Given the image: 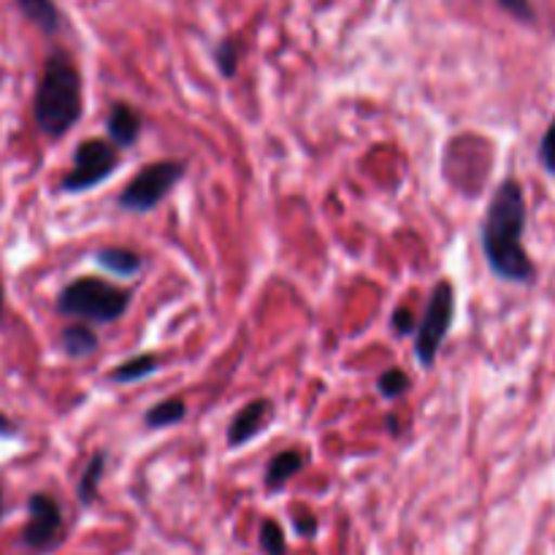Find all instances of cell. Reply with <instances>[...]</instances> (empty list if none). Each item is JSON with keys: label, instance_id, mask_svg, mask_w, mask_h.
Masks as SVG:
<instances>
[{"label": "cell", "instance_id": "obj_21", "mask_svg": "<svg viewBox=\"0 0 555 555\" xmlns=\"http://www.w3.org/2000/svg\"><path fill=\"white\" fill-rule=\"evenodd\" d=\"M540 160H542V166H545L547 173H555V119L540 141Z\"/></svg>", "mask_w": 555, "mask_h": 555}, {"label": "cell", "instance_id": "obj_15", "mask_svg": "<svg viewBox=\"0 0 555 555\" xmlns=\"http://www.w3.org/2000/svg\"><path fill=\"white\" fill-rule=\"evenodd\" d=\"M16 5H20L22 14H25L38 30L47 33V36L57 33L60 25H63V16H60L54 0H16Z\"/></svg>", "mask_w": 555, "mask_h": 555}, {"label": "cell", "instance_id": "obj_3", "mask_svg": "<svg viewBox=\"0 0 555 555\" xmlns=\"http://www.w3.org/2000/svg\"><path fill=\"white\" fill-rule=\"evenodd\" d=\"M130 307V293L101 276H79L57 296V314L85 323H117Z\"/></svg>", "mask_w": 555, "mask_h": 555}, {"label": "cell", "instance_id": "obj_26", "mask_svg": "<svg viewBox=\"0 0 555 555\" xmlns=\"http://www.w3.org/2000/svg\"><path fill=\"white\" fill-rule=\"evenodd\" d=\"M0 518H3V493H0Z\"/></svg>", "mask_w": 555, "mask_h": 555}, {"label": "cell", "instance_id": "obj_7", "mask_svg": "<svg viewBox=\"0 0 555 555\" xmlns=\"http://www.w3.org/2000/svg\"><path fill=\"white\" fill-rule=\"evenodd\" d=\"M27 524L22 529V545L30 551H49L63 531V509L49 493H33L27 499Z\"/></svg>", "mask_w": 555, "mask_h": 555}, {"label": "cell", "instance_id": "obj_23", "mask_svg": "<svg viewBox=\"0 0 555 555\" xmlns=\"http://www.w3.org/2000/svg\"><path fill=\"white\" fill-rule=\"evenodd\" d=\"M296 531L301 537H314V531H318V520H314L312 515H301V518H296Z\"/></svg>", "mask_w": 555, "mask_h": 555}, {"label": "cell", "instance_id": "obj_5", "mask_svg": "<svg viewBox=\"0 0 555 555\" xmlns=\"http://www.w3.org/2000/svg\"><path fill=\"white\" fill-rule=\"evenodd\" d=\"M453 312L455 287L448 280L437 282L431 296H428L426 312H423V320L417 323L415 334V356L423 369H434V363H437L439 350H442L444 339L450 334V325H453Z\"/></svg>", "mask_w": 555, "mask_h": 555}, {"label": "cell", "instance_id": "obj_9", "mask_svg": "<svg viewBox=\"0 0 555 555\" xmlns=\"http://www.w3.org/2000/svg\"><path fill=\"white\" fill-rule=\"evenodd\" d=\"M141 114L130 103L117 101L112 103L106 114V133L108 141L117 146H133L141 135Z\"/></svg>", "mask_w": 555, "mask_h": 555}, {"label": "cell", "instance_id": "obj_17", "mask_svg": "<svg viewBox=\"0 0 555 555\" xmlns=\"http://www.w3.org/2000/svg\"><path fill=\"white\" fill-rule=\"evenodd\" d=\"M238 60H242V41L238 38H222L215 47V63L225 79L236 76Z\"/></svg>", "mask_w": 555, "mask_h": 555}, {"label": "cell", "instance_id": "obj_14", "mask_svg": "<svg viewBox=\"0 0 555 555\" xmlns=\"http://www.w3.org/2000/svg\"><path fill=\"white\" fill-rule=\"evenodd\" d=\"M106 464H108L106 450H95V453L90 455V461L85 464V472H81L79 477V486H76V496H79V502L85 504V507H90V504L95 502L98 486H101Z\"/></svg>", "mask_w": 555, "mask_h": 555}, {"label": "cell", "instance_id": "obj_24", "mask_svg": "<svg viewBox=\"0 0 555 555\" xmlns=\"http://www.w3.org/2000/svg\"><path fill=\"white\" fill-rule=\"evenodd\" d=\"M16 434H20L16 423L11 421L9 415H3V412H0V439H14Z\"/></svg>", "mask_w": 555, "mask_h": 555}, {"label": "cell", "instance_id": "obj_6", "mask_svg": "<svg viewBox=\"0 0 555 555\" xmlns=\"http://www.w3.org/2000/svg\"><path fill=\"white\" fill-rule=\"evenodd\" d=\"M119 168L117 144L106 139H87L76 146L74 168L60 179V193H87L106 179L114 177Z\"/></svg>", "mask_w": 555, "mask_h": 555}, {"label": "cell", "instance_id": "obj_13", "mask_svg": "<svg viewBox=\"0 0 555 555\" xmlns=\"http://www.w3.org/2000/svg\"><path fill=\"white\" fill-rule=\"evenodd\" d=\"M157 369H160V361H157L155 352H144V356L128 358V361H122L119 366H114L112 372H108V383L133 385L139 383V379L155 374Z\"/></svg>", "mask_w": 555, "mask_h": 555}, {"label": "cell", "instance_id": "obj_20", "mask_svg": "<svg viewBox=\"0 0 555 555\" xmlns=\"http://www.w3.org/2000/svg\"><path fill=\"white\" fill-rule=\"evenodd\" d=\"M390 325H393V334L396 336L417 334V318H415V314H412V309H406V307L396 309L393 318H390Z\"/></svg>", "mask_w": 555, "mask_h": 555}, {"label": "cell", "instance_id": "obj_25", "mask_svg": "<svg viewBox=\"0 0 555 555\" xmlns=\"http://www.w3.org/2000/svg\"><path fill=\"white\" fill-rule=\"evenodd\" d=\"M0 318H3V282H0Z\"/></svg>", "mask_w": 555, "mask_h": 555}, {"label": "cell", "instance_id": "obj_10", "mask_svg": "<svg viewBox=\"0 0 555 555\" xmlns=\"http://www.w3.org/2000/svg\"><path fill=\"white\" fill-rule=\"evenodd\" d=\"M307 466V455L301 450H285V453H276L274 459L266 466V488L269 491H280L285 488L298 472Z\"/></svg>", "mask_w": 555, "mask_h": 555}, {"label": "cell", "instance_id": "obj_18", "mask_svg": "<svg viewBox=\"0 0 555 555\" xmlns=\"http://www.w3.org/2000/svg\"><path fill=\"white\" fill-rule=\"evenodd\" d=\"M377 390L383 399L396 401V399H401V396H406V390H410V377H406L404 369L393 366V369H388V372L379 374Z\"/></svg>", "mask_w": 555, "mask_h": 555}, {"label": "cell", "instance_id": "obj_1", "mask_svg": "<svg viewBox=\"0 0 555 555\" xmlns=\"http://www.w3.org/2000/svg\"><path fill=\"white\" fill-rule=\"evenodd\" d=\"M526 220V195L515 179H504L493 193L486 209V220L480 228L482 253L493 274L504 282H531L534 280V263L524 247Z\"/></svg>", "mask_w": 555, "mask_h": 555}, {"label": "cell", "instance_id": "obj_19", "mask_svg": "<svg viewBox=\"0 0 555 555\" xmlns=\"http://www.w3.org/2000/svg\"><path fill=\"white\" fill-rule=\"evenodd\" d=\"M260 547H263L266 555H285V531H282L280 524L263 520V526H260Z\"/></svg>", "mask_w": 555, "mask_h": 555}, {"label": "cell", "instance_id": "obj_22", "mask_svg": "<svg viewBox=\"0 0 555 555\" xmlns=\"http://www.w3.org/2000/svg\"><path fill=\"white\" fill-rule=\"evenodd\" d=\"M496 3L502 5L509 16H515V20L534 22V5H531V0H496Z\"/></svg>", "mask_w": 555, "mask_h": 555}, {"label": "cell", "instance_id": "obj_16", "mask_svg": "<svg viewBox=\"0 0 555 555\" xmlns=\"http://www.w3.org/2000/svg\"><path fill=\"white\" fill-rule=\"evenodd\" d=\"M188 417V404L182 399H163L144 415L146 428H171Z\"/></svg>", "mask_w": 555, "mask_h": 555}, {"label": "cell", "instance_id": "obj_11", "mask_svg": "<svg viewBox=\"0 0 555 555\" xmlns=\"http://www.w3.org/2000/svg\"><path fill=\"white\" fill-rule=\"evenodd\" d=\"M98 334L90 328V323H70L65 325L63 334H60V347L68 358L81 361V358H90L98 350Z\"/></svg>", "mask_w": 555, "mask_h": 555}, {"label": "cell", "instance_id": "obj_4", "mask_svg": "<svg viewBox=\"0 0 555 555\" xmlns=\"http://www.w3.org/2000/svg\"><path fill=\"white\" fill-rule=\"evenodd\" d=\"M184 177V163L179 160H157L146 163L119 193L117 206L122 211H133V215H144L152 211Z\"/></svg>", "mask_w": 555, "mask_h": 555}, {"label": "cell", "instance_id": "obj_8", "mask_svg": "<svg viewBox=\"0 0 555 555\" xmlns=\"http://www.w3.org/2000/svg\"><path fill=\"white\" fill-rule=\"evenodd\" d=\"M274 421V401L271 399H255L249 401L244 410H238L233 415L231 426H228V448H242L249 439H255L258 434H263L269 428V423Z\"/></svg>", "mask_w": 555, "mask_h": 555}, {"label": "cell", "instance_id": "obj_2", "mask_svg": "<svg viewBox=\"0 0 555 555\" xmlns=\"http://www.w3.org/2000/svg\"><path fill=\"white\" fill-rule=\"evenodd\" d=\"M85 114L81 74L65 52H52L43 63L33 95V119L49 139H63Z\"/></svg>", "mask_w": 555, "mask_h": 555}, {"label": "cell", "instance_id": "obj_12", "mask_svg": "<svg viewBox=\"0 0 555 555\" xmlns=\"http://www.w3.org/2000/svg\"><path fill=\"white\" fill-rule=\"evenodd\" d=\"M95 260L101 269H106L114 276H135L144 269V258L128 247H106L98 249Z\"/></svg>", "mask_w": 555, "mask_h": 555}]
</instances>
